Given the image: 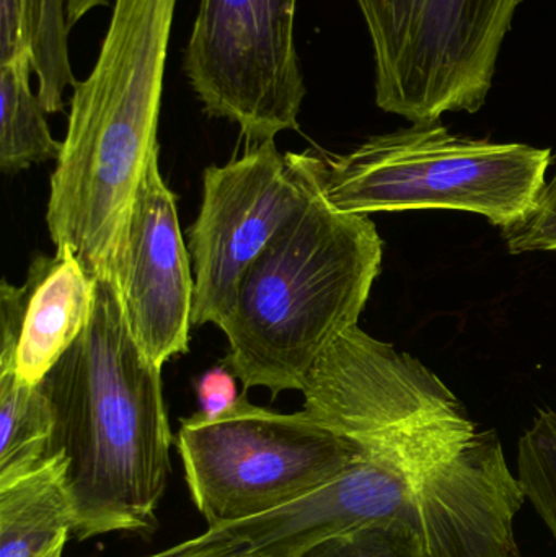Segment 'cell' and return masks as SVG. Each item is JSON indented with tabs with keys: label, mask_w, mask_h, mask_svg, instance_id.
I'll return each instance as SVG.
<instances>
[{
	"label": "cell",
	"mask_w": 556,
	"mask_h": 557,
	"mask_svg": "<svg viewBox=\"0 0 556 557\" xmlns=\"http://www.w3.org/2000/svg\"><path fill=\"white\" fill-rule=\"evenodd\" d=\"M95 281L90 323L39 383L54 418L48 457L64 460L78 542L152 533L172 473L162 369L134 339L116 277Z\"/></svg>",
	"instance_id": "obj_1"
},
{
	"label": "cell",
	"mask_w": 556,
	"mask_h": 557,
	"mask_svg": "<svg viewBox=\"0 0 556 557\" xmlns=\"http://www.w3.org/2000/svg\"><path fill=\"white\" fill-rule=\"evenodd\" d=\"M178 0H116L97 61L75 82L49 183V237L91 278L113 276L159 120Z\"/></svg>",
	"instance_id": "obj_2"
},
{
	"label": "cell",
	"mask_w": 556,
	"mask_h": 557,
	"mask_svg": "<svg viewBox=\"0 0 556 557\" xmlns=\"http://www.w3.org/2000/svg\"><path fill=\"white\" fill-rule=\"evenodd\" d=\"M286 157L302 180V205L242 278L221 327L228 341L225 366L244 393L261 386L274 398L300 392L330 344L358 326L382 263L374 222L326 198L320 157Z\"/></svg>",
	"instance_id": "obj_3"
},
{
	"label": "cell",
	"mask_w": 556,
	"mask_h": 557,
	"mask_svg": "<svg viewBox=\"0 0 556 557\" xmlns=\"http://www.w3.org/2000/svg\"><path fill=\"white\" fill-rule=\"evenodd\" d=\"M548 163V149L453 136L437 121L371 137L348 156L320 157V176L339 211L453 209L505 231L538 205Z\"/></svg>",
	"instance_id": "obj_4"
},
{
	"label": "cell",
	"mask_w": 556,
	"mask_h": 557,
	"mask_svg": "<svg viewBox=\"0 0 556 557\" xmlns=\"http://www.w3.org/2000/svg\"><path fill=\"white\" fill-rule=\"evenodd\" d=\"M176 450L189 496L209 527L280 509L342 476L372 445L345 437L306 409L283 414L242 393L214 419L180 421Z\"/></svg>",
	"instance_id": "obj_5"
},
{
	"label": "cell",
	"mask_w": 556,
	"mask_h": 557,
	"mask_svg": "<svg viewBox=\"0 0 556 557\" xmlns=\"http://www.w3.org/2000/svg\"><path fill=\"white\" fill-rule=\"evenodd\" d=\"M522 0H356L375 71V103L413 124L477 113Z\"/></svg>",
	"instance_id": "obj_6"
},
{
	"label": "cell",
	"mask_w": 556,
	"mask_h": 557,
	"mask_svg": "<svg viewBox=\"0 0 556 557\" xmlns=\"http://www.w3.org/2000/svg\"><path fill=\"white\" fill-rule=\"evenodd\" d=\"M469 441L459 418H436L375 444L320 490L280 509L205 533L147 557H306L333 536L404 513L431 471Z\"/></svg>",
	"instance_id": "obj_7"
},
{
	"label": "cell",
	"mask_w": 556,
	"mask_h": 557,
	"mask_svg": "<svg viewBox=\"0 0 556 557\" xmlns=\"http://www.w3.org/2000/svg\"><path fill=\"white\" fill-rule=\"evenodd\" d=\"M297 0H199L183 69L208 116L237 124L248 146L299 131L306 82Z\"/></svg>",
	"instance_id": "obj_8"
},
{
	"label": "cell",
	"mask_w": 556,
	"mask_h": 557,
	"mask_svg": "<svg viewBox=\"0 0 556 557\" xmlns=\"http://www.w3.org/2000/svg\"><path fill=\"white\" fill-rule=\"evenodd\" d=\"M526 494L493 432L437 465L404 513L326 540L306 557H511Z\"/></svg>",
	"instance_id": "obj_9"
},
{
	"label": "cell",
	"mask_w": 556,
	"mask_h": 557,
	"mask_svg": "<svg viewBox=\"0 0 556 557\" xmlns=\"http://www.w3.org/2000/svg\"><path fill=\"white\" fill-rule=\"evenodd\" d=\"M302 201V180L274 140L205 170L201 208L188 231L195 326L227 323L242 278Z\"/></svg>",
	"instance_id": "obj_10"
},
{
	"label": "cell",
	"mask_w": 556,
	"mask_h": 557,
	"mask_svg": "<svg viewBox=\"0 0 556 557\" xmlns=\"http://www.w3.org/2000/svg\"><path fill=\"white\" fill-rule=\"evenodd\" d=\"M304 409L365 445L462 406L417 359L353 326L336 337L304 380Z\"/></svg>",
	"instance_id": "obj_11"
},
{
	"label": "cell",
	"mask_w": 556,
	"mask_h": 557,
	"mask_svg": "<svg viewBox=\"0 0 556 557\" xmlns=\"http://www.w3.org/2000/svg\"><path fill=\"white\" fill-rule=\"evenodd\" d=\"M113 276L131 333L144 354L162 369L172 357L188 352L195 277L176 196L162 178L159 152L134 196Z\"/></svg>",
	"instance_id": "obj_12"
},
{
	"label": "cell",
	"mask_w": 556,
	"mask_h": 557,
	"mask_svg": "<svg viewBox=\"0 0 556 557\" xmlns=\"http://www.w3.org/2000/svg\"><path fill=\"white\" fill-rule=\"evenodd\" d=\"M97 281L69 250L36 255L25 284L0 285V372L39 385L91 320Z\"/></svg>",
	"instance_id": "obj_13"
},
{
	"label": "cell",
	"mask_w": 556,
	"mask_h": 557,
	"mask_svg": "<svg viewBox=\"0 0 556 557\" xmlns=\"http://www.w3.org/2000/svg\"><path fill=\"white\" fill-rule=\"evenodd\" d=\"M65 465L58 455L0 484V557H39L72 535Z\"/></svg>",
	"instance_id": "obj_14"
},
{
	"label": "cell",
	"mask_w": 556,
	"mask_h": 557,
	"mask_svg": "<svg viewBox=\"0 0 556 557\" xmlns=\"http://www.w3.org/2000/svg\"><path fill=\"white\" fill-rule=\"evenodd\" d=\"M32 65H0V169L18 175L58 160L62 143L52 137L39 95L32 90Z\"/></svg>",
	"instance_id": "obj_15"
},
{
	"label": "cell",
	"mask_w": 556,
	"mask_h": 557,
	"mask_svg": "<svg viewBox=\"0 0 556 557\" xmlns=\"http://www.w3.org/2000/svg\"><path fill=\"white\" fill-rule=\"evenodd\" d=\"M51 403L39 385L0 372V484L9 483L48 458Z\"/></svg>",
	"instance_id": "obj_16"
},
{
	"label": "cell",
	"mask_w": 556,
	"mask_h": 557,
	"mask_svg": "<svg viewBox=\"0 0 556 557\" xmlns=\"http://www.w3.org/2000/svg\"><path fill=\"white\" fill-rule=\"evenodd\" d=\"M518 480L556 542V411L541 412L519 441Z\"/></svg>",
	"instance_id": "obj_17"
},
{
	"label": "cell",
	"mask_w": 556,
	"mask_h": 557,
	"mask_svg": "<svg viewBox=\"0 0 556 557\" xmlns=\"http://www.w3.org/2000/svg\"><path fill=\"white\" fill-rule=\"evenodd\" d=\"M48 45V0H0V65L38 72Z\"/></svg>",
	"instance_id": "obj_18"
},
{
	"label": "cell",
	"mask_w": 556,
	"mask_h": 557,
	"mask_svg": "<svg viewBox=\"0 0 556 557\" xmlns=\"http://www.w3.org/2000/svg\"><path fill=\"white\" fill-rule=\"evenodd\" d=\"M503 234L511 253L556 251V173L545 183L535 208Z\"/></svg>",
	"instance_id": "obj_19"
},
{
	"label": "cell",
	"mask_w": 556,
	"mask_h": 557,
	"mask_svg": "<svg viewBox=\"0 0 556 557\" xmlns=\"http://www.w3.org/2000/svg\"><path fill=\"white\" fill-rule=\"evenodd\" d=\"M237 376L227 366L206 370L196 382L199 414L206 419L219 418L238 401Z\"/></svg>",
	"instance_id": "obj_20"
},
{
	"label": "cell",
	"mask_w": 556,
	"mask_h": 557,
	"mask_svg": "<svg viewBox=\"0 0 556 557\" xmlns=\"http://www.w3.org/2000/svg\"><path fill=\"white\" fill-rule=\"evenodd\" d=\"M67 0H48V45L45 67L49 74L62 75L71 71L69 55Z\"/></svg>",
	"instance_id": "obj_21"
},
{
	"label": "cell",
	"mask_w": 556,
	"mask_h": 557,
	"mask_svg": "<svg viewBox=\"0 0 556 557\" xmlns=\"http://www.w3.org/2000/svg\"><path fill=\"white\" fill-rule=\"evenodd\" d=\"M110 0H67V25L74 28L85 15L94 12L95 9L107 7Z\"/></svg>",
	"instance_id": "obj_22"
},
{
	"label": "cell",
	"mask_w": 556,
	"mask_h": 557,
	"mask_svg": "<svg viewBox=\"0 0 556 557\" xmlns=\"http://www.w3.org/2000/svg\"><path fill=\"white\" fill-rule=\"evenodd\" d=\"M69 539H71V535L62 536V539L58 540V542H55L54 545H52L51 548L45 553V555L39 557H62V555H64L65 545H67Z\"/></svg>",
	"instance_id": "obj_23"
},
{
	"label": "cell",
	"mask_w": 556,
	"mask_h": 557,
	"mask_svg": "<svg viewBox=\"0 0 556 557\" xmlns=\"http://www.w3.org/2000/svg\"><path fill=\"white\" fill-rule=\"evenodd\" d=\"M511 557H526V556H522L521 553H519V549H516V552L512 553Z\"/></svg>",
	"instance_id": "obj_24"
}]
</instances>
